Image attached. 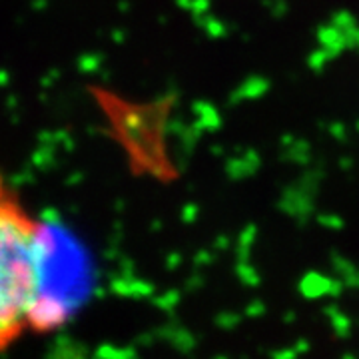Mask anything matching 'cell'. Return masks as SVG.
<instances>
[{
    "instance_id": "obj_1",
    "label": "cell",
    "mask_w": 359,
    "mask_h": 359,
    "mask_svg": "<svg viewBox=\"0 0 359 359\" xmlns=\"http://www.w3.org/2000/svg\"><path fill=\"white\" fill-rule=\"evenodd\" d=\"M48 244L46 224L0 172V351L65 318L46 292Z\"/></svg>"
}]
</instances>
